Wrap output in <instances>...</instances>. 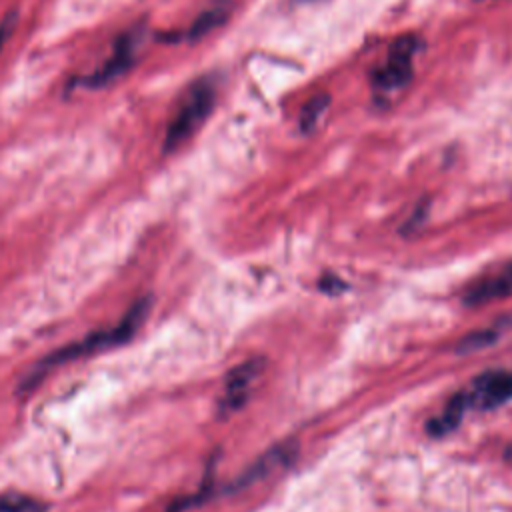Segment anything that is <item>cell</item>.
<instances>
[{
	"label": "cell",
	"instance_id": "1",
	"mask_svg": "<svg viewBox=\"0 0 512 512\" xmlns=\"http://www.w3.org/2000/svg\"><path fill=\"white\" fill-rule=\"evenodd\" d=\"M148 308H150V300L148 298H142L138 302L132 304V308L124 314V318L112 326L110 330H104V332H94L58 352H54L52 356L44 358V362L26 378L24 382V388H32L38 384V380L54 366L58 364H64V362H72L76 358H82V356H88V354H94V352H100V350H106V348H112V346H118L126 340H130L134 336V332L138 330V326L142 324V320L146 318L148 314Z\"/></svg>",
	"mask_w": 512,
	"mask_h": 512
},
{
	"label": "cell",
	"instance_id": "2",
	"mask_svg": "<svg viewBox=\"0 0 512 512\" xmlns=\"http://www.w3.org/2000/svg\"><path fill=\"white\" fill-rule=\"evenodd\" d=\"M216 104V84L212 78H198L182 94L164 136V152H174L186 144L206 122Z\"/></svg>",
	"mask_w": 512,
	"mask_h": 512
},
{
	"label": "cell",
	"instance_id": "3",
	"mask_svg": "<svg viewBox=\"0 0 512 512\" xmlns=\"http://www.w3.org/2000/svg\"><path fill=\"white\" fill-rule=\"evenodd\" d=\"M422 50V40L414 34H404L396 38L386 54L382 66L372 74V86L380 96L394 94L402 90L414 72V58Z\"/></svg>",
	"mask_w": 512,
	"mask_h": 512
},
{
	"label": "cell",
	"instance_id": "4",
	"mask_svg": "<svg viewBox=\"0 0 512 512\" xmlns=\"http://www.w3.org/2000/svg\"><path fill=\"white\" fill-rule=\"evenodd\" d=\"M468 410H494L512 400V370H488L460 390Z\"/></svg>",
	"mask_w": 512,
	"mask_h": 512
},
{
	"label": "cell",
	"instance_id": "5",
	"mask_svg": "<svg viewBox=\"0 0 512 512\" xmlns=\"http://www.w3.org/2000/svg\"><path fill=\"white\" fill-rule=\"evenodd\" d=\"M262 368H264V362L260 358H252V360H246V362L238 364L228 374L222 398L218 402V408H220L222 414H232V412L240 410L246 404V400L250 396V390H252L254 382L258 380Z\"/></svg>",
	"mask_w": 512,
	"mask_h": 512
},
{
	"label": "cell",
	"instance_id": "6",
	"mask_svg": "<svg viewBox=\"0 0 512 512\" xmlns=\"http://www.w3.org/2000/svg\"><path fill=\"white\" fill-rule=\"evenodd\" d=\"M508 296H512V262L472 282L464 290L462 300L466 306H482Z\"/></svg>",
	"mask_w": 512,
	"mask_h": 512
},
{
	"label": "cell",
	"instance_id": "7",
	"mask_svg": "<svg viewBox=\"0 0 512 512\" xmlns=\"http://www.w3.org/2000/svg\"><path fill=\"white\" fill-rule=\"evenodd\" d=\"M134 52H136V36L132 32H128L122 38H118V42L114 46V52L104 62V66L98 68L94 74L82 78V86L100 88V86L112 82L114 78H118L120 74H124L132 66Z\"/></svg>",
	"mask_w": 512,
	"mask_h": 512
},
{
	"label": "cell",
	"instance_id": "8",
	"mask_svg": "<svg viewBox=\"0 0 512 512\" xmlns=\"http://www.w3.org/2000/svg\"><path fill=\"white\" fill-rule=\"evenodd\" d=\"M466 412H468V406H466V402H464V396H462V392H456V394L448 400V404L444 406V410H442L436 418H432V420L428 422V426H426L428 434L434 436V438H442V436L450 434L452 430L458 428V424L462 422V418H464Z\"/></svg>",
	"mask_w": 512,
	"mask_h": 512
},
{
	"label": "cell",
	"instance_id": "9",
	"mask_svg": "<svg viewBox=\"0 0 512 512\" xmlns=\"http://www.w3.org/2000/svg\"><path fill=\"white\" fill-rule=\"evenodd\" d=\"M294 456V446L292 444H282L276 446L272 450H268L266 454H262V458H258L250 470H246V474L242 476L240 484H250L262 476L268 474V470H272L274 466H282L284 462H288Z\"/></svg>",
	"mask_w": 512,
	"mask_h": 512
},
{
	"label": "cell",
	"instance_id": "10",
	"mask_svg": "<svg viewBox=\"0 0 512 512\" xmlns=\"http://www.w3.org/2000/svg\"><path fill=\"white\" fill-rule=\"evenodd\" d=\"M228 12H230L228 2H216L214 6H210L208 10H204V12L194 20V24H192V26L188 28V32H186V38H190V40L202 38L204 34H208L210 30H214L216 26H220V24L226 20Z\"/></svg>",
	"mask_w": 512,
	"mask_h": 512
},
{
	"label": "cell",
	"instance_id": "11",
	"mask_svg": "<svg viewBox=\"0 0 512 512\" xmlns=\"http://www.w3.org/2000/svg\"><path fill=\"white\" fill-rule=\"evenodd\" d=\"M48 506L42 500L20 492H6L0 496V512H46Z\"/></svg>",
	"mask_w": 512,
	"mask_h": 512
},
{
	"label": "cell",
	"instance_id": "12",
	"mask_svg": "<svg viewBox=\"0 0 512 512\" xmlns=\"http://www.w3.org/2000/svg\"><path fill=\"white\" fill-rule=\"evenodd\" d=\"M502 334V328L500 326H490V328H484V330H478V332H472L468 336H464L456 350L458 352H476V350H482L486 346H492Z\"/></svg>",
	"mask_w": 512,
	"mask_h": 512
},
{
	"label": "cell",
	"instance_id": "13",
	"mask_svg": "<svg viewBox=\"0 0 512 512\" xmlns=\"http://www.w3.org/2000/svg\"><path fill=\"white\" fill-rule=\"evenodd\" d=\"M328 104H330V98L324 96V94L314 96L312 100H308L306 106H304L302 112H300V130H302V132L314 130L316 124H318V120L324 116Z\"/></svg>",
	"mask_w": 512,
	"mask_h": 512
},
{
	"label": "cell",
	"instance_id": "14",
	"mask_svg": "<svg viewBox=\"0 0 512 512\" xmlns=\"http://www.w3.org/2000/svg\"><path fill=\"white\" fill-rule=\"evenodd\" d=\"M318 288L322 290V292H326V294H330V296H336V294H340L344 288H346V284L338 278V276H334V274H328V276H322L320 278V282H318Z\"/></svg>",
	"mask_w": 512,
	"mask_h": 512
},
{
	"label": "cell",
	"instance_id": "15",
	"mask_svg": "<svg viewBox=\"0 0 512 512\" xmlns=\"http://www.w3.org/2000/svg\"><path fill=\"white\" fill-rule=\"evenodd\" d=\"M202 496H194V498H184V500H178L174 502L166 512H184L188 506H192V502H198Z\"/></svg>",
	"mask_w": 512,
	"mask_h": 512
},
{
	"label": "cell",
	"instance_id": "16",
	"mask_svg": "<svg viewBox=\"0 0 512 512\" xmlns=\"http://www.w3.org/2000/svg\"><path fill=\"white\" fill-rule=\"evenodd\" d=\"M306 2H312V0H306Z\"/></svg>",
	"mask_w": 512,
	"mask_h": 512
}]
</instances>
